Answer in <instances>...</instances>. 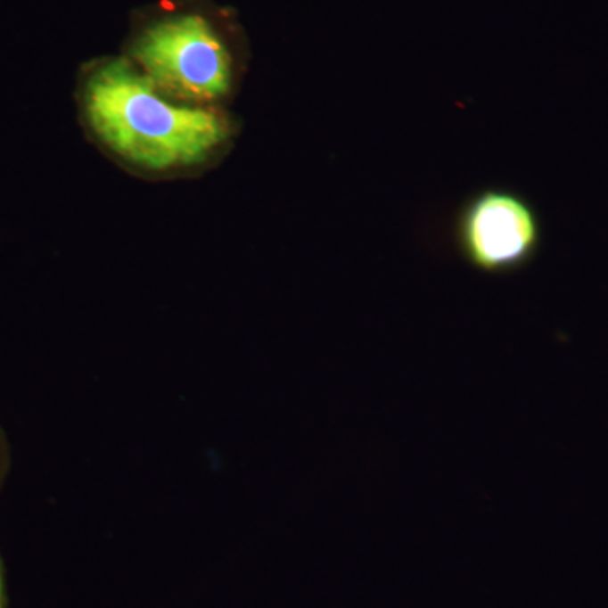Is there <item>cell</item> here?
<instances>
[{
	"instance_id": "cell-3",
	"label": "cell",
	"mask_w": 608,
	"mask_h": 608,
	"mask_svg": "<svg viewBox=\"0 0 608 608\" xmlns=\"http://www.w3.org/2000/svg\"><path fill=\"white\" fill-rule=\"evenodd\" d=\"M460 256L485 274L524 267L539 245L536 211L517 193L489 188L466 200L455 220Z\"/></svg>"
},
{
	"instance_id": "cell-4",
	"label": "cell",
	"mask_w": 608,
	"mask_h": 608,
	"mask_svg": "<svg viewBox=\"0 0 608 608\" xmlns=\"http://www.w3.org/2000/svg\"><path fill=\"white\" fill-rule=\"evenodd\" d=\"M0 608H2V579H0Z\"/></svg>"
},
{
	"instance_id": "cell-1",
	"label": "cell",
	"mask_w": 608,
	"mask_h": 608,
	"mask_svg": "<svg viewBox=\"0 0 608 608\" xmlns=\"http://www.w3.org/2000/svg\"><path fill=\"white\" fill-rule=\"evenodd\" d=\"M83 105L96 137L147 169L200 164L230 136L222 113L175 102L127 60L96 68L85 85Z\"/></svg>"
},
{
	"instance_id": "cell-2",
	"label": "cell",
	"mask_w": 608,
	"mask_h": 608,
	"mask_svg": "<svg viewBox=\"0 0 608 608\" xmlns=\"http://www.w3.org/2000/svg\"><path fill=\"white\" fill-rule=\"evenodd\" d=\"M134 62L164 95L211 103L232 85V58L207 17L177 14L145 28L132 48Z\"/></svg>"
}]
</instances>
